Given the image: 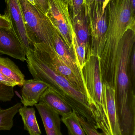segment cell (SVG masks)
Returning <instances> with one entry per match:
<instances>
[{"label": "cell", "instance_id": "obj_1", "mask_svg": "<svg viewBox=\"0 0 135 135\" xmlns=\"http://www.w3.org/2000/svg\"><path fill=\"white\" fill-rule=\"evenodd\" d=\"M135 31L128 29L119 44L117 91L116 97L117 115L120 132L129 134L135 131L134 95L129 97L128 67L133 47L135 46Z\"/></svg>", "mask_w": 135, "mask_h": 135}, {"label": "cell", "instance_id": "obj_2", "mask_svg": "<svg viewBox=\"0 0 135 135\" xmlns=\"http://www.w3.org/2000/svg\"><path fill=\"white\" fill-rule=\"evenodd\" d=\"M26 62L33 79L41 81L60 94L69 106L95 127L96 123L90 111L87 97L49 65L36 57L31 49L27 51Z\"/></svg>", "mask_w": 135, "mask_h": 135}, {"label": "cell", "instance_id": "obj_3", "mask_svg": "<svg viewBox=\"0 0 135 135\" xmlns=\"http://www.w3.org/2000/svg\"><path fill=\"white\" fill-rule=\"evenodd\" d=\"M108 29L101 56L104 64L114 65L117 61L119 44L128 29L135 31V10L131 0H111L106 7Z\"/></svg>", "mask_w": 135, "mask_h": 135}, {"label": "cell", "instance_id": "obj_4", "mask_svg": "<svg viewBox=\"0 0 135 135\" xmlns=\"http://www.w3.org/2000/svg\"><path fill=\"white\" fill-rule=\"evenodd\" d=\"M81 74L89 95V104L96 122V128L100 129L104 135H111L103 94V81L100 59L92 55L87 56Z\"/></svg>", "mask_w": 135, "mask_h": 135}, {"label": "cell", "instance_id": "obj_5", "mask_svg": "<svg viewBox=\"0 0 135 135\" xmlns=\"http://www.w3.org/2000/svg\"><path fill=\"white\" fill-rule=\"evenodd\" d=\"M19 1L31 47L34 44L41 43L54 47V26L49 17L27 0Z\"/></svg>", "mask_w": 135, "mask_h": 135}, {"label": "cell", "instance_id": "obj_6", "mask_svg": "<svg viewBox=\"0 0 135 135\" xmlns=\"http://www.w3.org/2000/svg\"><path fill=\"white\" fill-rule=\"evenodd\" d=\"M34 56L49 65L55 71L67 79L78 90L85 94L89 102L88 90L82 78L76 74L63 61L54 48L44 43L36 44L30 48Z\"/></svg>", "mask_w": 135, "mask_h": 135}, {"label": "cell", "instance_id": "obj_7", "mask_svg": "<svg viewBox=\"0 0 135 135\" xmlns=\"http://www.w3.org/2000/svg\"><path fill=\"white\" fill-rule=\"evenodd\" d=\"M103 3L101 1L93 2L88 16L91 43L86 57L92 55L99 59L104 49L108 25L107 9L103 11Z\"/></svg>", "mask_w": 135, "mask_h": 135}, {"label": "cell", "instance_id": "obj_8", "mask_svg": "<svg viewBox=\"0 0 135 135\" xmlns=\"http://www.w3.org/2000/svg\"><path fill=\"white\" fill-rule=\"evenodd\" d=\"M49 9L46 14L59 32L69 50L73 52L71 41L74 32L70 0H48Z\"/></svg>", "mask_w": 135, "mask_h": 135}, {"label": "cell", "instance_id": "obj_9", "mask_svg": "<svg viewBox=\"0 0 135 135\" xmlns=\"http://www.w3.org/2000/svg\"><path fill=\"white\" fill-rule=\"evenodd\" d=\"M4 16L10 22L11 28L27 51L31 48L19 0H5Z\"/></svg>", "mask_w": 135, "mask_h": 135}, {"label": "cell", "instance_id": "obj_10", "mask_svg": "<svg viewBox=\"0 0 135 135\" xmlns=\"http://www.w3.org/2000/svg\"><path fill=\"white\" fill-rule=\"evenodd\" d=\"M27 50L12 28H0V54L22 62L26 60Z\"/></svg>", "mask_w": 135, "mask_h": 135}, {"label": "cell", "instance_id": "obj_11", "mask_svg": "<svg viewBox=\"0 0 135 135\" xmlns=\"http://www.w3.org/2000/svg\"><path fill=\"white\" fill-rule=\"evenodd\" d=\"M103 94L105 100L109 129L111 135H120L117 115V93L107 81L103 82Z\"/></svg>", "mask_w": 135, "mask_h": 135}, {"label": "cell", "instance_id": "obj_12", "mask_svg": "<svg viewBox=\"0 0 135 135\" xmlns=\"http://www.w3.org/2000/svg\"><path fill=\"white\" fill-rule=\"evenodd\" d=\"M22 86L21 104L27 107L38 104L41 95L49 87L43 82L34 79L25 80Z\"/></svg>", "mask_w": 135, "mask_h": 135}, {"label": "cell", "instance_id": "obj_13", "mask_svg": "<svg viewBox=\"0 0 135 135\" xmlns=\"http://www.w3.org/2000/svg\"><path fill=\"white\" fill-rule=\"evenodd\" d=\"M35 106L39 112L47 135H63L59 115L48 106L39 102Z\"/></svg>", "mask_w": 135, "mask_h": 135}, {"label": "cell", "instance_id": "obj_14", "mask_svg": "<svg viewBox=\"0 0 135 135\" xmlns=\"http://www.w3.org/2000/svg\"><path fill=\"white\" fill-rule=\"evenodd\" d=\"M60 95L54 89L48 87L41 95L39 102L45 104L63 117L70 114L73 109Z\"/></svg>", "mask_w": 135, "mask_h": 135}, {"label": "cell", "instance_id": "obj_15", "mask_svg": "<svg viewBox=\"0 0 135 135\" xmlns=\"http://www.w3.org/2000/svg\"><path fill=\"white\" fill-rule=\"evenodd\" d=\"M53 40L54 48L63 61L77 75L82 78L81 71L76 64L73 52L69 50L55 26L53 29Z\"/></svg>", "mask_w": 135, "mask_h": 135}, {"label": "cell", "instance_id": "obj_16", "mask_svg": "<svg viewBox=\"0 0 135 135\" xmlns=\"http://www.w3.org/2000/svg\"><path fill=\"white\" fill-rule=\"evenodd\" d=\"M73 26L75 35L79 41L85 45L86 53L90 47V33L89 21L85 15L84 8L81 12L73 20Z\"/></svg>", "mask_w": 135, "mask_h": 135}, {"label": "cell", "instance_id": "obj_17", "mask_svg": "<svg viewBox=\"0 0 135 135\" xmlns=\"http://www.w3.org/2000/svg\"><path fill=\"white\" fill-rule=\"evenodd\" d=\"M0 72L14 81L17 85L22 86L25 80L17 66L8 58L0 57Z\"/></svg>", "mask_w": 135, "mask_h": 135}, {"label": "cell", "instance_id": "obj_18", "mask_svg": "<svg viewBox=\"0 0 135 135\" xmlns=\"http://www.w3.org/2000/svg\"><path fill=\"white\" fill-rule=\"evenodd\" d=\"M24 124V129L29 135H41V132L36 120L33 107L22 106L19 111Z\"/></svg>", "mask_w": 135, "mask_h": 135}, {"label": "cell", "instance_id": "obj_19", "mask_svg": "<svg viewBox=\"0 0 135 135\" xmlns=\"http://www.w3.org/2000/svg\"><path fill=\"white\" fill-rule=\"evenodd\" d=\"M22 107V104L18 103L6 109H0V131L11 130L13 125V118Z\"/></svg>", "mask_w": 135, "mask_h": 135}, {"label": "cell", "instance_id": "obj_20", "mask_svg": "<svg viewBox=\"0 0 135 135\" xmlns=\"http://www.w3.org/2000/svg\"><path fill=\"white\" fill-rule=\"evenodd\" d=\"M71 46L76 64L81 73L86 62L87 49L85 45L78 40L75 31L72 34Z\"/></svg>", "mask_w": 135, "mask_h": 135}, {"label": "cell", "instance_id": "obj_21", "mask_svg": "<svg viewBox=\"0 0 135 135\" xmlns=\"http://www.w3.org/2000/svg\"><path fill=\"white\" fill-rule=\"evenodd\" d=\"M61 120L66 126L69 135H87L74 110L69 115L62 117Z\"/></svg>", "mask_w": 135, "mask_h": 135}, {"label": "cell", "instance_id": "obj_22", "mask_svg": "<svg viewBox=\"0 0 135 135\" xmlns=\"http://www.w3.org/2000/svg\"><path fill=\"white\" fill-rule=\"evenodd\" d=\"M77 116L86 135H104L103 133L99 132L97 129H96L90 122L86 120L84 117L77 113Z\"/></svg>", "mask_w": 135, "mask_h": 135}, {"label": "cell", "instance_id": "obj_23", "mask_svg": "<svg viewBox=\"0 0 135 135\" xmlns=\"http://www.w3.org/2000/svg\"><path fill=\"white\" fill-rule=\"evenodd\" d=\"M13 86H8L0 82V101H10L14 96Z\"/></svg>", "mask_w": 135, "mask_h": 135}, {"label": "cell", "instance_id": "obj_24", "mask_svg": "<svg viewBox=\"0 0 135 135\" xmlns=\"http://www.w3.org/2000/svg\"><path fill=\"white\" fill-rule=\"evenodd\" d=\"M69 4L73 20L79 14L84 8V0H70Z\"/></svg>", "mask_w": 135, "mask_h": 135}, {"label": "cell", "instance_id": "obj_25", "mask_svg": "<svg viewBox=\"0 0 135 135\" xmlns=\"http://www.w3.org/2000/svg\"><path fill=\"white\" fill-rule=\"evenodd\" d=\"M35 5L44 14H47L49 9L48 0H35Z\"/></svg>", "mask_w": 135, "mask_h": 135}, {"label": "cell", "instance_id": "obj_26", "mask_svg": "<svg viewBox=\"0 0 135 135\" xmlns=\"http://www.w3.org/2000/svg\"><path fill=\"white\" fill-rule=\"evenodd\" d=\"M0 82L8 86L14 87L15 86L17 85L16 83L8 77L3 75L0 72Z\"/></svg>", "mask_w": 135, "mask_h": 135}, {"label": "cell", "instance_id": "obj_27", "mask_svg": "<svg viewBox=\"0 0 135 135\" xmlns=\"http://www.w3.org/2000/svg\"><path fill=\"white\" fill-rule=\"evenodd\" d=\"M0 28H11V24L8 18L0 14Z\"/></svg>", "mask_w": 135, "mask_h": 135}, {"label": "cell", "instance_id": "obj_28", "mask_svg": "<svg viewBox=\"0 0 135 135\" xmlns=\"http://www.w3.org/2000/svg\"><path fill=\"white\" fill-rule=\"evenodd\" d=\"M131 68L132 72V74L135 76V47H133V50H132V54L131 56Z\"/></svg>", "mask_w": 135, "mask_h": 135}, {"label": "cell", "instance_id": "obj_29", "mask_svg": "<svg viewBox=\"0 0 135 135\" xmlns=\"http://www.w3.org/2000/svg\"><path fill=\"white\" fill-rule=\"evenodd\" d=\"M91 7V0H84V9L85 15L88 18Z\"/></svg>", "mask_w": 135, "mask_h": 135}, {"label": "cell", "instance_id": "obj_30", "mask_svg": "<svg viewBox=\"0 0 135 135\" xmlns=\"http://www.w3.org/2000/svg\"><path fill=\"white\" fill-rule=\"evenodd\" d=\"M111 0H104V3H103V11H104L105 9L106 8L107 5L108 4L109 2Z\"/></svg>", "mask_w": 135, "mask_h": 135}, {"label": "cell", "instance_id": "obj_31", "mask_svg": "<svg viewBox=\"0 0 135 135\" xmlns=\"http://www.w3.org/2000/svg\"><path fill=\"white\" fill-rule=\"evenodd\" d=\"M132 8L135 10V0H131Z\"/></svg>", "mask_w": 135, "mask_h": 135}, {"label": "cell", "instance_id": "obj_32", "mask_svg": "<svg viewBox=\"0 0 135 135\" xmlns=\"http://www.w3.org/2000/svg\"><path fill=\"white\" fill-rule=\"evenodd\" d=\"M31 4H32L33 5H35V0H27Z\"/></svg>", "mask_w": 135, "mask_h": 135}, {"label": "cell", "instance_id": "obj_33", "mask_svg": "<svg viewBox=\"0 0 135 135\" xmlns=\"http://www.w3.org/2000/svg\"><path fill=\"white\" fill-rule=\"evenodd\" d=\"M96 1H101L104 2V0H91V5L93 2Z\"/></svg>", "mask_w": 135, "mask_h": 135}, {"label": "cell", "instance_id": "obj_34", "mask_svg": "<svg viewBox=\"0 0 135 135\" xmlns=\"http://www.w3.org/2000/svg\"><path fill=\"white\" fill-rule=\"evenodd\" d=\"M1 109V107H0V109Z\"/></svg>", "mask_w": 135, "mask_h": 135}]
</instances>
